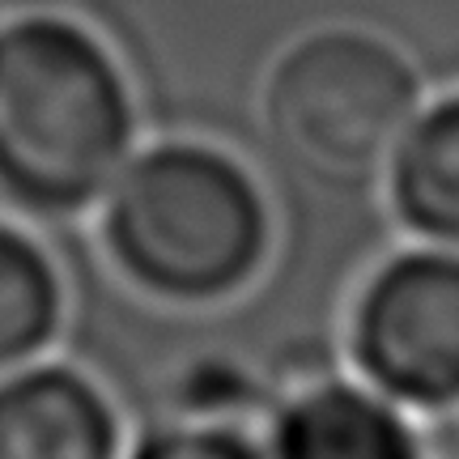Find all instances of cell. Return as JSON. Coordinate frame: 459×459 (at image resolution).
<instances>
[{"label": "cell", "instance_id": "277c9868", "mask_svg": "<svg viewBox=\"0 0 459 459\" xmlns=\"http://www.w3.org/2000/svg\"><path fill=\"white\" fill-rule=\"evenodd\" d=\"M349 361L412 417L459 404V251L417 243L378 264L349 311Z\"/></svg>", "mask_w": 459, "mask_h": 459}, {"label": "cell", "instance_id": "9c48e42d", "mask_svg": "<svg viewBox=\"0 0 459 459\" xmlns=\"http://www.w3.org/2000/svg\"><path fill=\"white\" fill-rule=\"evenodd\" d=\"M119 459H264L260 421L175 409L166 421L141 429Z\"/></svg>", "mask_w": 459, "mask_h": 459}, {"label": "cell", "instance_id": "52a82bcc", "mask_svg": "<svg viewBox=\"0 0 459 459\" xmlns=\"http://www.w3.org/2000/svg\"><path fill=\"white\" fill-rule=\"evenodd\" d=\"M383 187L395 221L417 243L459 251V94L412 115L383 170Z\"/></svg>", "mask_w": 459, "mask_h": 459}, {"label": "cell", "instance_id": "6da1fadb", "mask_svg": "<svg viewBox=\"0 0 459 459\" xmlns=\"http://www.w3.org/2000/svg\"><path fill=\"white\" fill-rule=\"evenodd\" d=\"M136 107L111 51L65 17L0 26V196L65 221L99 209L136 153Z\"/></svg>", "mask_w": 459, "mask_h": 459}, {"label": "cell", "instance_id": "3957f363", "mask_svg": "<svg viewBox=\"0 0 459 459\" xmlns=\"http://www.w3.org/2000/svg\"><path fill=\"white\" fill-rule=\"evenodd\" d=\"M421 111L412 65L366 30H319L281 56L264 85V128L281 158L328 187L383 179Z\"/></svg>", "mask_w": 459, "mask_h": 459}, {"label": "cell", "instance_id": "ba28073f", "mask_svg": "<svg viewBox=\"0 0 459 459\" xmlns=\"http://www.w3.org/2000/svg\"><path fill=\"white\" fill-rule=\"evenodd\" d=\"M65 324V281L26 230L0 221V375L43 358Z\"/></svg>", "mask_w": 459, "mask_h": 459}, {"label": "cell", "instance_id": "5b68a950", "mask_svg": "<svg viewBox=\"0 0 459 459\" xmlns=\"http://www.w3.org/2000/svg\"><path fill=\"white\" fill-rule=\"evenodd\" d=\"M264 459H421L417 417L358 375H319L260 417Z\"/></svg>", "mask_w": 459, "mask_h": 459}, {"label": "cell", "instance_id": "8992f818", "mask_svg": "<svg viewBox=\"0 0 459 459\" xmlns=\"http://www.w3.org/2000/svg\"><path fill=\"white\" fill-rule=\"evenodd\" d=\"M111 395L68 361L34 358L0 375V459H119Z\"/></svg>", "mask_w": 459, "mask_h": 459}, {"label": "cell", "instance_id": "7a4b0ae2", "mask_svg": "<svg viewBox=\"0 0 459 459\" xmlns=\"http://www.w3.org/2000/svg\"><path fill=\"white\" fill-rule=\"evenodd\" d=\"M99 243L136 294L213 307L243 294L273 251L251 170L200 141L136 149L99 200Z\"/></svg>", "mask_w": 459, "mask_h": 459}, {"label": "cell", "instance_id": "30bf717a", "mask_svg": "<svg viewBox=\"0 0 459 459\" xmlns=\"http://www.w3.org/2000/svg\"><path fill=\"white\" fill-rule=\"evenodd\" d=\"M417 443H421V459H459V404L421 412Z\"/></svg>", "mask_w": 459, "mask_h": 459}]
</instances>
